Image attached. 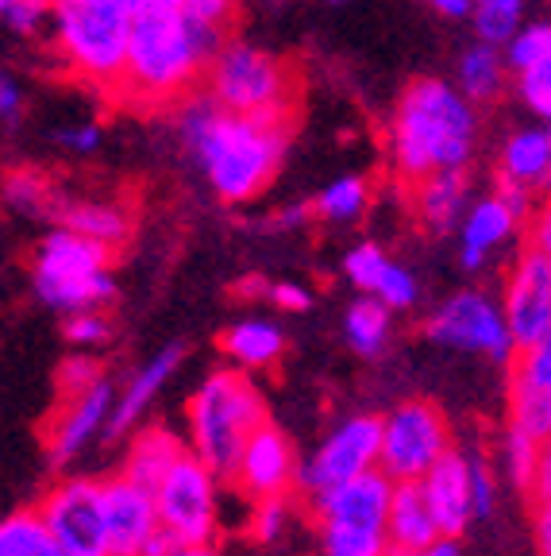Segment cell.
<instances>
[{
	"instance_id": "cell-55",
	"label": "cell",
	"mask_w": 551,
	"mask_h": 556,
	"mask_svg": "<svg viewBox=\"0 0 551 556\" xmlns=\"http://www.w3.org/2000/svg\"><path fill=\"white\" fill-rule=\"evenodd\" d=\"M181 556H220V553H216V545H197V548H185Z\"/></svg>"
},
{
	"instance_id": "cell-36",
	"label": "cell",
	"mask_w": 551,
	"mask_h": 556,
	"mask_svg": "<svg viewBox=\"0 0 551 556\" xmlns=\"http://www.w3.org/2000/svg\"><path fill=\"white\" fill-rule=\"evenodd\" d=\"M374 298H379L382 305H389V309H409V305L417 302V282H413V275H409L406 267L389 263V270L382 275L379 290H374Z\"/></svg>"
},
{
	"instance_id": "cell-34",
	"label": "cell",
	"mask_w": 551,
	"mask_h": 556,
	"mask_svg": "<svg viewBox=\"0 0 551 556\" xmlns=\"http://www.w3.org/2000/svg\"><path fill=\"white\" fill-rule=\"evenodd\" d=\"M344 270H347V278H351L355 287H362V290H379V282H382V275L389 270V260H386V252H382L379 243H359L351 255L344 260Z\"/></svg>"
},
{
	"instance_id": "cell-43",
	"label": "cell",
	"mask_w": 551,
	"mask_h": 556,
	"mask_svg": "<svg viewBox=\"0 0 551 556\" xmlns=\"http://www.w3.org/2000/svg\"><path fill=\"white\" fill-rule=\"evenodd\" d=\"M185 16H197V20H208L216 27H228L235 16V0H185Z\"/></svg>"
},
{
	"instance_id": "cell-50",
	"label": "cell",
	"mask_w": 551,
	"mask_h": 556,
	"mask_svg": "<svg viewBox=\"0 0 551 556\" xmlns=\"http://www.w3.org/2000/svg\"><path fill=\"white\" fill-rule=\"evenodd\" d=\"M389 556H459V541H436V545L428 548H413V553H406V548H389Z\"/></svg>"
},
{
	"instance_id": "cell-18",
	"label": "cell",
	"mask_w": 551,
	"mask_h": 556,
	"mask_svg": "<svg viewBox=\"0 0 551 556\" xmlns=\"http://www.w3.org/2000/svg\"><path fill=\"white\" fill-rule=\"evenodd\" d=\"M113 387H108V379L101 382V387H93L89 394H81V399H69L66 406L59 409V414L51 417V429H47V448H51V460L54 464H66L74 460L81 448H86V441L97 433V429L113 417Z\"/></svg>"
},
{
	"instance_id": "cell-15",
	"label": "cell",
	"mask_w": 551,
	"mask_h": 556,
	"mask_svg": "<svg viewBox=\"0 0 551 556\" xmlns=\"http://www.w3.org/2000/svg\"><path fill=\"white\" fill-rule=\"evenodd\" d=\"M104 530H108V553L139 556L146 541L163 530L155 491L131 483L128 476L104 479Z\"/></svg>"
},
{
	"instance_id": "cell-37",
	"label": "cell",
	"mask_w": 551,
	"mask_h": 556,
	"mask_svg": "<svg viewBox=\"0 0 551 556\" xmlns=\"http://www.w3.org/2000/svg\"><path fill=\"white\" fill-rule=\"evenodd\" d=\"M521 97L533 104L536 113L551 121V59L536 62L533 70L521 74Z\"/></svg>"
},
{
	"instance_id": "cell-22",
	"label": "cell",
	"mask_w": 551,
	"mask_h": 556,
	"mask_svg": "<svg viewBox=\"0 0 551 556\" xmlns=\"http://www.w3.org/2000/svg\"><path fill=\"white\" fill-rule=\"evenodd\" d=\"M436 541H444V533L436 526V514H432L424 486L397 483L394 503H389V545L413 553V548H428Z\"/></svg>"
},
{
	"instance_id": "cell-48",
	"label": "cell",
	"mask_w": 551,
	"mask_h": 556,
	"mask_svg": "<svg viewBox=\"0 0 551 556\" xmlns=\"http://www.w3.org/2000/svg\"><path fill=\"white\" fill-rule=\"evenodd\" d=\"M270 298H274V305H282V309H309V290H302V287H290V282H278L274 290H270Z\"/></svg>"
},
{
	"instance_id": "cell-7",
	"label": "cell",
	"mask_w": 551,
	"mask_h": 556,
	"mask_svg": "<svg viewBox=\"0 0 551 556\" xmlns=\"http://www.w3.org/2000/svg\"><path fill=\"white\" fill-rule=\"evenodd\" d=\"M113 255V248L69 232V228H59L35 252V294L43 298L51 309H62L69 317L97 309V305L116 294L113 278H108Z\"/></svg>"
},
{
	"instance_id": "cell-5",
	"label": "cell",
	"mask_w": 551,
	"mask_h": 556,
	"mask_svg": "<svg viewBox=\"0 0 551 556\" xmlns=\"http://www.w3.org/2000/svg\"><path fill=\"white\" fill-rule=\"evenodd\" d=\"M131 20L124 9L97 0H59L54 4V47L86 81L120 93L128 70Z\"/></svg>"
},
{
	"instance_id": "cell-54",
	"label": "cell",
	"mask_w": 551,
	"mask_h": 556,
	"mask_svg": "<svg viewBox=\"0 0 551 556\" xmlns=\"http://www.w3.org/2000/svg\"><path fill=\"white\" fill-rule=\"evenodd\" d=\"M146 9H158V12H181L185 9V0H143Z\"/></svg>"
},
{
	"instance_id": "cell-25",
	"label": "cell",
	"mask_w": 551,
	"mask_h": 556,
	"mask_svg": "<svg viewBox=\"0 0 551 556\" xmlns=\"http://www.w3.org/2000/svg\"><path fill=\"white\" fill-rule=\"evenodd\" d=\"M501 178L525 186L528 193L551 190V143L548 131H513L501 151Z\"/></svg>"
},
{
	"instance_id": "cell-17",
	"label": "cell",
	"mask_w": 551,
	"mask_h": 556,
	"mask_svg": "<svg viewBox=\"0 0 551 556\" xmlns=\"http://www.w3.org/2000/svg\"><path fill=\"white\" fill-rule=\"evenodd\" d=\"M424 495H428V506L436 514L439 533L448 541H459L466 533L478 510H474V486H471V456L451 448L428 476L421 479Z\"/></svg>"
},
{
	"instance_id": "cell-14",
	"label": "cell",
	"mask_w": 551,
	"mask_h": 556,
	"mask_svg": "<svg viewBox=\"0 0 551 556\" xmlns=\"http://www.w3.org/2000/svg\"><path fill=\"white\" fill-rule=\"evenodd\" d=\"M293 483H302V468H297L293 441L274 421H267L262 429H255V437H251L247 448H243L232 486L259 506V503H267V498H285Z\"/></svg>"
},
{
	"instance_id": "cell-9",
	"label": "cell",
	"mask_w": 551,
	"mask_h": 556,
	"mask_svg": "<svg viewBox=\"0 0 551 556\" xmlns=\"http://www.w3.org/2000/svg\"><path fill=\"white\" fill-rule=\"evenodd\" d=\"M220 483L225 479L193 452L174 464L170 476L155 486L163 530H170L185 548L213 545L216 530H220Z\"/></svg>"
},
{
	"instance_id": "cell-12",
	"label": "cell",
	"mask_w": 551,
	"mask_h": 556,
	"mask_svg": "<svg viewBox=\"0 0 551 556\" xmlns=\"http://www.w3.org/2000/svg\"><path fill=\"white\" fill-rule=\"evenodd\" d=\"M424 332H428V340H436L444 348L483 352V356L498 359V364H513L517 359V344L509 337L505 313L486 294H478V290H463V294L448 298L432 313Z\"/></svg>"
},
{
	"instance_id": "cell-40",
	"label": "cell",
	"mask_w": 551,
	"mask_h": 556,
	"mask_svg": "<svg viewBox=\"0 0 551 556\" xmlns=\"http://www.w3.org/2000/svg\"><path fill=\"white\" fill-rule=\"evenodd\" d=\"M54 4H59V0H16L4 16H9V24L16 27V31L31 35V31H39V27H43L47 16H54Z\"/></svg>"
},
{
	"instance_id": "cell-6",
	"label": "cell",
	"mask_w": 551,
	"mask_h": 556,
	"mask_svg": "<svg viewBox=\"0 0 551 556\" xmlns=\"http://www.w3.org/2000/svg\"><path fill=\"white\" fill-rule=\"evenodd\" d=\"M205 89L232 116H270L297 113L302 104V74L290 59L247 43H228L213 62Z\"/></svg>"
},
{
	"instance_id": "cell-26",
	"label": "cell",
	"mask_w": 551,
	"mask_h": 556,
	"mask_svg": "<svg viewBox=\"0 0 551 556\" xmlns=\"http://www.w3.org/2000/svg\"><path fill=\"white\" fill-rule=\"evenodd\" d=\"M59 213H62V228L89 236V240L104 243L113 252L131 236V213L120 201H69Z\"/></svg>"
},
{
	"instance_id": "cell-2",
	"label": "cell",
	"mask_w": 551,
	"mask_h": 556,
	"mask_svg": "<svg viewBox=\"0 0 551 556\" xmlns=\"http://www.w3.org/2000/svg\"><path fill=\"white\" fill-rule=\"evenodd\" d=\"M394 174L421 186L444 170H463L474 151V113L463 93L439 78H417L394 109Z\"/></svg>"
},
{
	"instance_id": "cell-56",
	"label": "cell",
	"mask_w": 551,
	"mask_h": 556,
	"mask_svg": "<svg viewBox=\"0 0 551 556\" xmlns=\"http://www.w3.org/2000/svg\"><path fill=\"white\" fill-rule=\"evenodd\" d=\"M536 352H543V359H548V364H551V332L540 340V344H536Z\"/></svg>"
},
{
	"instance_id": "cell-21",
	"label": "cell",
	"mask_w": 551,
	"mask_h": 556,
	"mask_svg": "<svg viewBox=\"0 0 551 556\" xmlns=\"http://www.w3.org/2000/svg\"><path fill=\"white\" fill-rule=\"evenodd\" d=\"M466 193H471L466 170H444V174L424 178L421 186H413L409 198H413V213L424 228H432V232H451L456 220L463 217V213H471V208H466Z\"/></svg>"
},
{
	"instance_id": "cell-33",
	"label": "cell",
	"mask_w": 551,
	"mask_h": 556,
	"mask_svg": "<svg viewBox=\"0 0 551 556\" xmlns=\"http://www.w3.org/2000/svg\"><path fill=\"white\" fill-rule=\"evenodd\" d=\"M543 59H551V24L525 27V31L505 47V66L517 70V74L533 70L536 62H543Z\"/></svg>"
},
{
	"instance_id": "cell-30",
	"label": "cell",
	"mask_w": 551,
	"mask_h": 556,
	"mask_svg": "<svg viewBox=\"0 0 551 556\" xmlns=\"http://www.w3.org/2000/svg\"><path fill=\"white\" fill-rule=\"evenodd\" d=\"M521 12H525V0H474V27L483 35V43H513Z\"/></svg>"
},
{
	"instance_id": "cell-53",
	"label": "cell",
	"mask_w": 551,
	"mask_h": 556,
	"mask_svg": "<svg viewBox=\"0 0 551 556\" xmlns=\"http://www.w3.org/2000/svg\"><path fill=\"white\" fill-rule=\"evenodd\" d=\"M97 4H113V9H124L128 16H139V12L146 9L143 0H97Z\"/></svg>"
},
{
	"instance_id": "cell-32",
	"label": "cell",
	"mask_w": 551,
	"mask_h": 556,
	"mask_svg": "<svg viewBox=\"0 0 551 556\" xmlns=\"http://www.w3.org/2000/svg\"><path fill=\"white\" fill-rule=\"evenodd\" d=\"M505 468H509L513 486L528 495L536 483V468H540V441L517 433V429H509L505 433Z\"/></svg>"
},
{
	"instance_id": "cell-23",
	"label": "cell",
	"mask_w": 551,
	"mask_h": 556,
	"mask_svg": "<svg viewBox=\"0 0 551 556\" xmlns=\"http://www.w3.org/2000/svg\"><path fill=\"white\" fill-rule=\"evenodd\" d=\"M220 348L240 371H270L285 356V337L278 325L247 317V321L228 325L225 337H220Z\"/></svg>"
},
{
	"instance_id": "cell-58",
	"label": "cell",
	"mask_w": 551,
	"mask_h": 556,
	"mask_svg": "<svg viewBox=\"0 0 551 556\" xmlns=\"http://www.w3.org/2000/svg\"><path fill=\"white\" fill-rule=\"evenodd\" d=\"M548 143H551V124H548Z\"/></svg>"
},
{
	"instance_id": "cell-19",
	"label": "cell",
	"mask_w": 551,
	"mask_h": 556,
	"mask_svg": "<svg viewBox=\"0 0 551 556\" xmlns=\"http://www.w3.org/2000/svg\"><path fill=\"white\" fill-rule=\"evenodd\" d=\"M185 456H190V441L178 437L174 429H166V426L139 429V437L131 441L128 456H124L120 476H128L131 483L146 486V491H155V486L170 476L174 464L185 460Z\"/></svg>"
},
{
	"instance_id": "cell-8",
	"label": "cell",
	"mask_w": 551,
	"mask_h": 556,
	"mask_svg": "<svg viewBox=\"0 0 551 556\" xmlns=\"http://www.w3.org/2000/svg\"><path fill=\"white\" fill-rule=\"evenodd\" d=\"M451 452V426L428 399H409L382 417V476L421 483Z\"/></svg>"
},
{
	"instance_id": "cell-20",
	"label": "cell",
	"mask_w": 551,
	"mask_h": 556,
	"mask_svg": "<svg viewBox=\"0 0 551 556\" xmlns=\"http://www.w3.org/2000/svg\"><path fill=\"white\" fill-rule=\"evenodd\" d=\"M181 356H185V348L170 344V348H163L151 364L139 367L136 379L128 382V391L116 399V409H113V417H108V429H104V433H108V441H113V437H120V433H128L139 417H143V409L155 402V394L163 391V382L174 375V367L181 364Z\"/></svg>"
},
{
	"instance_id": "cell-35",
	"label": "cell",
	"mask_w": 551,
	"mask_h": 556,
	"mask_svg": "<svg viewBox=\"0 0 551 556\" xmlns=\"http://www.w3.org/2000/svg\"><path fill=\"white\" fill-rule=\"evenodd\" d=\"M104 382V371H101V359L93 356H69L66 364L59 367V394L62 399H81L89 394L93 387Z\"/></svg>"
},
{
	"instance_id": "cell-39",
	"label": "cell",
	"mask_w": 551,
	"mask_h": 556,
	"mask_svg": "<svg viewBox=\"0 0 551 556\" xmlns=\"http://www.w3.org/2000/svg\"><path fill=\"white\" fill-rule=\"evenodd\" d=\"M285 518H290V503L285 498H267V503H259L255 514H251V533L259 541H274L282 533Z\"/></svg>"
},
{
	"instance_id": "cell-44",
	"label": "cell",
	"mask_w": 551,
	"mask_h": 556,
	"mask_svg": "<svg viewBox=\"0 0 551 556\" xmlns=\"http://www.w3.org/2000/svg\"><path fill=\"white\" fill-rule=\"evenodd\" d=\"M9 193H12V198H16V201H24V205L39 208V205H43L47 182H39V178H35V174H12Z\"/></svg>"
},
{
	"instance_id": "cell-4",
	"label": "cell",
	"mask_w": 551,
	"mask_h": 556,
	"mask_svg": "<svg viewBox=\"0 0 551 556\" xmlns=\"http://www.w3.org/2000/svg\"><path fill=\"white\" fill-rule=\"evenodd\" d=\"M185 421H190L185 441H190L193 456L232 483L247 441L270 417L262 391L251 382V375L240 367H220L193 391L190 406H185Z\"/></svg>"
},
{
	"instance_id": "cell-47",
	"label": "cell",
	"mask_w": 551,
	"mask_h": 556,
	"mask_svg": "<svg viewBox=\"0 0 551 556\" xmlns=\"http://www.w3.org/2000/svg\"><path fill=\"white\" fill-rule=\"evenodd\" d=\"M62 143V148H74V151H93L97 143H101V128H93V124H86V128H66L54 136Z\"/></svg>"
},
{
	"instance_id": "cell-11",
	"label": "cell",
	"mask_w": 551,
	"mask_h": 556,
	"mask_svg": "<svg viewBox=\"0 0 551 556\" xmlns=\"http://www.w3.org/2000/svg\"><path fill=\"white\" fill-rule=\"evenodd\" d=\"M47 530L66 556H113L104 530V479H66L39 498Z\"/></svg>"
},
{
	"instance_id": "cell-10",
	"label": "cell",
	"mask_w": 551,
	"mask_h": 556,
	"mask_svg": "<svg viewBox=\"0 0 551 556\" xmlns=\"http://www.w3.org/2000/svg\"><path fill=\"white\" fill-rule=\"evenodd\" d=\"M371 471H382V417L355 414L320 441L302 468V486L309 498H320Z\"/></svg>"
},
{
	"instance_id": "cell-57",
	"label": "cell",
	"mask_w": 551,
	"mask_h": 556,
	"mask_svg": "<svg viewBox=\"0 0 551 556\" xmlns=\"http://www.w3.org/2000/svg\"><path fill=\"white\" fill-rule=\"evenodd\" d=\"M12 4H16V0H0V9H4V12H9V9H12Z\"/></svg>"
},
{
	"instance_id": "cell-16",
	"label": "cell",
	"mask_w": 551,
	"mask_h": 556,
	"mask_svg": "<svg viewBox=\"0 0 551 556\" xmlns=\"http://www.w3.org/2000/svg\"><path fill=\"white\" fill-rule=\"evenodd\" d=\"M394 479L371 471L355 483L312 498L317 526H347V530L389 533V503H394Z\"/></svg>"
},
{
	"instance_id": "cell-51",
	"label": "cell",
	"mask_w": 551,
	"mask_h": 556,
	"mask_svg": "<svg viewBox=\"0 0 551 556\" xmlns=\"http://www.w3.org/2000/svg\"><path fill=\"white\" fill-rule=\"evenodd\" d=\"M16 109H20V89H16V81H12V78H4V81H0V113H4V121H12V116H16Z\"/></svg>"
},
{
	"instance_id": "cell-27",
	"label": "cell",
	"mask_w": 551,
	"mask_h": 556,
	"mask_svg": "<svg viewBox=\"0 0 551 556\" xmlns=\"http://www.w3.org/2000/svg\"><path fill=\"white\" fill-rule=\"evenodd\" d=\"M347 344L359 352L362 359L382 356V348L389 340V305H382L379 298H359L344 317Z\"/></svg>"
},
{
	"instance_id": "cell-45",
	"label": "cell",
	"mask_w": 551,
	"mask_h": 556,
	"mask_svg": "<svg viewBox=\"0 0 551 556\" xmlns=\"http://www.w3.org/2000/svg\"><path fill=\"white\" fill-rule=\"evenodd\" d=\"M528 498H533V506L551 503V437L540 444V468H536V483L528 491Z\"/></svg>"
},
{
	"instance_id": "cell-42",
	"label": "cell",
	"mask_w": 551,
	"mask_h": 556,
	"mask_svg": "<svg viewBox=\"0 0 551 556\" xmlns=\"http://www.w3.org/2000/svg\"><path fill=\"white\" fill-rule=\"evenodd\" d=\"M471 486H474V510H478V518H486L494 510V476L486 456H478V452H471Z\"/></svg>"
},
{
	"instance_id": "cell-41",
	"label": "cell",
	"mask_w": 551,
	"mask_h": 556,
	"mask_svg": "<svg viewBox=\"0 0 551 556\" xmlns=\"http://www.w3.org/2000/svg\"><path fill=\"white\" fill-rule=\"evenodd\" d=\"M525 243L536 248V252L551 263V198L536 201L533 217H528V225H525Z\"/></svg>"
},
{
	"instance_id": "cell-46",
	"label": "cell",
	"mask_w": 551,
	"mask_h": 556,
	"mask_svg": "<svg viewBox=\"0 0 551 556\" xmlns=\"http://www.w3.org/2000/svg\"><path fill=\"white\" fill-rule=\"evenodd\" d=\"M533 538H536V553L551 556V503L533 506Z\"/></svg>"
},
{
	"instance_id": "cell-52",
	"label": "cell",
	"mask_w": 551,
	"mask_h": 556,
	"mask_svg": "<svg viewBox=\"0 0 551 556\" xmlns=\"http://www.w3.org/2000/svg\"><path fill=\"white\" fill-rule=\"evenodd\" d=\"M432 9L444 12V16H466V12H474V0H428Z\"/></svg>"
},
{
	"instance_id": "cell-49",
	"label": "cell",
	"mask_w": 551,
	"mask_h": 556,
	"mask_svg": "<svg viewBox=\"0 0 551 556\" xmlns=\"http://www.w3.org/2000/svg\"><path fill=\"white\" fill-rule=\"evenodd\" d=\"M181 553H185V545H181L170 530H158L155 538L146 541V548L139 556H181Z\"/></svg>"
},
{
	"instance_id": "cell-31",
	"label": "cell",
	"mask_w": 551,
	"mask_h": 556,
	"mask_svg": "<svg viewBox=\"0 0 551 556\" xmlns=\"http://www.w3.org/2000/svg\"><path fill=\"white\" fill-rule=\"evenodd\" d=\"M367 201H371V182L359 178V174H347V178H339V182H332L320 193L317 213L328 220H351L367 208Z\"/></svg>"
},
{
	"instance_id": "cell-28",
	"label": "cell",
	"mask_w": 551,
	"mask_h": 556,
	"mask_svg": "<svg viewBox=\"0 0 551 556\" xmlns=\"http://www.w3.org/2000/svg\"><path fill=\"white\" fill-rule=\"evenodd\" d=\"M54 548V538L47 530L39 506L16 510L0 526V556H47Z\"/></svg>"
},
{
	"instance_id": "cell-29",
	"label": "cell",
	"mask_w": 551,
	"mask_h": 556,
	"mask_svg": "<svg viewBox=\"0 0 551 556\" xmlns=\"http://www.w3.org/2000/svg\"><path fill=\"white\" fill-rule=\"evenodd\" d=\"M501 74H505V66H501V59L494 54L490 43L471 47L466 59H463V66H459V86H463V97L466 101H494V97L501 93Z\"/></svg>"
},
{
	"instance_id": "cell-38",
	"label": "cell",
	"mask_w": 551,
	"mask_h": 556,
	"mask_svg": "<svg viewBox=\"0 0 551 556\" xmlns=\"http://www.w3.org/2000/svg\"><path fill=\"white\" fill-rule=\"evenodd\" d=\"M108 332H113V325H108V317L101 309L74 313L66 321V340H74V344H104Z\"/></svg>"
},
{
	"instance_id": "cell-3",
	"label": "cell",
	"mask_w": 551,
	"mask_h": 556,
	"mask_svg": "<svg viewBox=\"0 0 551 556\" xmlns=\"http://www.w3.org/2000/svg\"><path fill=\"white\" fill-rule=\"evenodd\" d=\"M201 78H208V62L193 43L185 12L143 9L131 20L128 70L116 93L120 101L136 109H170L190 101Z\"/></svg>"
},
{
	"instance_id": "cell-1",
	"label": "cell",
	"mask_w": 551,
	"mask_h": 556,
	"mask_svg": "<svg viewBox=\"0 0 551 556\" xmlns=\"http://www.w3.org/2000/svg\"><path fill=\"white\" fill-rule=\"evenodd\" d=\"M181 131L197 151L208 182L225 201H251L267 190L297 131V113L232 116L213 97H190L178 104Z\"/></svg>"
},
{
	"instance_id": "cell-24",
	"label": "cell",
	"mask_w": 551,
	"mask_h": 556,
	"mask_svg": "<svg viewBox=\"0 0 551 556\" xmlns=\"http://www.w3.org/2000/svg\"><path fill=\"white\" fill-rule=\"evenodd\" d=\"M513 228H521V220L498 198L478 201L463 220V252H459V263L466 270H478L486 263V255L513 236Z\"/></svg>"
},
{
	"instance_id": "cell-13",
	"label": "cell",
	"mask_w": 551,
	"mask_h": 556,
	"mask_svg": "<svg viewBox=\"0 0 551 556\" xmlns=\"http://www.w3.org/2000/svg\"><path fill=\"white\" fill-rule=\"evenodd\" d=\"M501 313H505L509 337L517 352L536 348L551 332V263L528 243L509 267Z\"/></svg>"
}]
</instances>
